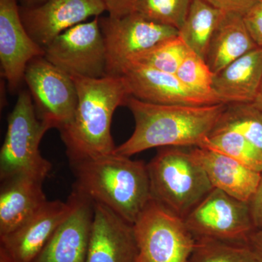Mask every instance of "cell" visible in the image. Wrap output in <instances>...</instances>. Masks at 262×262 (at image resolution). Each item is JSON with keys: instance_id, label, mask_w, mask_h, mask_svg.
<instances>
[{"instance_id": "6da1fadb", "label": "cell", "mask_w": 262, "mask_h": 262, "mask_svg": "<svg viewBox=\"0 0 262 262\" xmlns=\"http://www.w3.org/2000/svg\"><path fill=\"white\" fill-rule=\"evenodd\" d=\"M125 105L134 115L135 129L125 142L117 146L115 153L130 158L151 148L201 147L227 104H156L130 96Z\"/></svg>"}, {"instance_id": "7a4b0ae2", "label": "cell", "mask_w": 262, "mask_h": 262, "mask_svg": "<svg viewBox=\"0 0 262 262\" xmlns=\"http://www.w3.org/2000/svg\"><path fill=\"white\" fill-rule=\"evenodd\" d=\"M78 102L75 115L60 132L70 162L113 154L117 146L111 135L114 113L130 96L122 76L89 78L71 75Z\"/></svg>"}, {"instance_id": "3957f363", "label": "cell", "mask_w": 262, "mask_h": 262, "mask_svg": "<svg viewBox=\"0 0 262 262\" xmlns=\"http://www.w3.org/2000/svg\"><path fill=\"white\" fill-rule=\"evenodd\" d=\"M74 187L134 225L152 199L147 165L116 153L70 162Z\"/></svg>"}, {"instance_id": "277c9868", "label": "cell", "mask_w": 262, "mask_h": 262, "mask_svg": "<svg viewBox=\"0 0 262 262\" xmlns=\"http://www.w3.org/2000/svg\"><path fill=\"white\" fill-rule=\"evenodd\" d=\"M147 168L152 199L183 220L213 189L190 149L164 147Z\"/></svg>"}, {"instance_id": "5b68a950", "label": "cell", "mask_w": 262, "mask_h": 262, "mask_svg": "<svg viewBox=\"0 0 262 262\" xmlns=\"http://www.w3.org/2000/svg\"><path fill=\"white\" fill-rule=\"evenodd\" d=\"M48 130L37 117L31 94L20 93L8 116L6 136L0 151L1 182L20 174L45 180L52 165L43 158L39 147Z\"/></svg>"}, {"instance_id": "8992f818", "label": "cell", "mask_w": 262, "mask_h": 262, "mask_svg": "<svg viewBox=\"0 0 262 262\" xmlns=\"http://www.w3.org/2000/svg\"><path fill=\"white\" fill-rule=\"evenodd\" d=\"M134 262H189L196 238L185 222L151 199L136 221Z\"/></svg>"}, {"instance_id": "52a82bcc", "label": "cell", "mask_w": 262, "mask_h": 262, "mask_svg": "<svg viewBox=\"0 0 262 262\" xmlns=\"http://www.w3.org/2000/svg\"><path fill=\"white\" fill-rule=\"evenodd\" d=\"M104 39L107 75L120 76L122 68L160 42L179 35L178 29L135 13L125 16L99 17Z\"/></svg>"}, {"instance_id": "ba28073f", "label": "cell", "mask_w": 262, "mask_h": 262, "mask_svg": "<svg viewBox=\"0 0 262 262\" xmlns=\"http://www.w3.org/2000/svg\"><path fill=\"white\" fill-rule=\"evenodd\" d=\"M37 117L49 129L61 130L75 115L78 96L71 75L46 57L29 62L24 74Z\"/></svg>"}, {"instance_id": "9c48e42d", "label": "cell", "mask_w": 262, "mask_h": 262, "mask_svg": "<svg viewBox=\"0 0 262 262\" xmlns=\"http://www.w3.org/2000/svg\"><path fill=\"white\" fill-rule=\"evenodd\" d=\"M184 220L196 239L246 245L250 234L256 230L249 203L215 188Z\"/></svg>"}, {"instance_id": "30bf717a", "label": "cell", "mask_w": 262, "mask_h": 262, "mask_svg": "<svg viewBox=\"0 0 262 262\" xmlns=\"http://www.w3.org/2000/svg\"><path fill=\"white\" fill-rule=\"evenodd\" d=\"M45 57L70 75L89 78L108 76L99 17L61 33L45 48Z\"/></svg>"}, {"instance_id": "8fae6325", "label": "cell", "mask_w": 262, "mask_h": 262, "mask_svg": "<svg viewBox=\"0 0 262 262\" xmlns=\"http://www.w3.org/2000/svg\"><path fill=\"white\" fill-rule=\"evenodd\" d=\"M106 10L102 0H48L38 6L19 7L24 27L44 49L67 29Z\"/></svg>"}, {"instance_id": "7c38bea8", "label": "cell", "mask_w": 262, "mask_h": 262, "mask_svg": "<svg viewBox=\"0 0 262 262\" xmlns=\"http://www.w3.org/2000/svg\"><path fill=\"white\" fill-rule=\"evenodd\" d=\"M72 208L42 251L31 262H86L94 202L73 188Z\"/></svg>"}, {"instance_id": "4fadbf2b", "label": "cell", "mask_w": 262, "mask_h": 262, "mask_svg": "<svg viewBox=\"0 0 262 262\" xmlns=\"http://www.w3.org/2000/svg\"><path fill=\"white\" fill-rule=\"evenodd\" d=\"M120 76L126 82L130 96L145 102L190 106L222 103L219 98L192 91L175 74L161 72L140 63H127L122 68Z\"/></svg>"}, {"instance_id": "5bb4252c", "label": "cell", "mask_w": 262, "mask_h": 262, "mask_svg": "<svg viewBox=\"0 0 262 262\" xmlns=\"http://www.w3.org/2000/svg\"><path fill=\"white\" fill-rule=\"evenodd\" d=\"M40 56H45V49L24 27L17 0H0V61L11 91L24 80L29 62Z\"/></svg>"}, {"instance_id": "9a60e30c", "label": "cell", "mask_w": 262, "mask_h": 262, "mask_svg": "<svg viewBox=\"0 0 262 262\" xmlns=\"http://www.w3.org/2000/svg\"><path fill=\"white\" fill-rule=\"evenodd\" d=\"M72 208L66 202L48 201L23 225L0 237V248L13 262H31L42 251Z\"/></svg>"}, {"instance_id": "2e32d148", "label": "cell", "mask_w": 262, "mask_h": 262, "mask_svg": "<svg viewBox=\"0 0 262 262\" xmlns=\"http://www.w3.org/2000/svg\"><path fill=\"white\" fill-rule=\"evenodd\" d=\"M136 253L134 226L108 207L94 203L86 262H134Z\"/></svg>"}, {"instance_id": "e0dca14e", "label": "cell", "mask_w": 262, "mask_h": 262, "mask_svg": "<svg viewBox=\"0 0 262 262\" xmlns=\"http://www.w3.org/2000/svg\"><path fill=\"white\" fill-rule=\"evenodd\" d=\"M190 151L204 168L213 188L249 203L256 192L262 173L213 150L194 146Z\"/></svg>"}, {"instance_id": "ac0fdd59", "label": "cell", "mask_w": 262, "mask_h": 262, "mask_svg": "<svg viewBox=\"0 0 262 262\" xmlns=\"http://www.w3.org/2000/svg\"><path fill=\"white\" fill-rule=\"evenodd\" d=\"M44 180L20 174L2 181L0 190V237L18 228L48 202Z\"/></svg>"}, {"instance_id": "d6986e66", "label": "cell", "mask_w": 262, "mask_h": 262, "mask_svg": "<svg viewBox=\"0 0 262 262\" xmlns=\"http://www.w3.org/2000/svg\"><path fill=\"white\" fill-rule=\"evenodd\" d=\"M262 82V47L248 52L215 74L213 89L221 101L254 102Z\"/></svg>"}, {"instance_id": "ffe728a7", "label": "cell", "mask_w": 262, "mask_h": 262, "mask_svg": "<svg viewBox=\"0 0 262 262\" xmlns=\"http://www.w3.org/2000/svg\"><path fill=\"white\" fill-rule=\"evenodd\" d=\"M256 48L244 15L226 13L212 37L206 61L215 75Z\"/></svg>"}, {"instance_id": "44dd1931", "label": "cell", "mask_w": 262, "mask_h": 262, "mask_svg": "<svg viewBox=\"0 0 262 262\" xmlns=\"http://www.w3.org/2000/svg\"><path fill=\"white\" fill-rule=\"evenodd\" d=\"M225 13L203 0H192L179 36L191 51L206 60L212 37Z\"/></svg>"}, {"instance_id": "7402d4cb", "label": "cell", "mask_w": 262, "mask_h": 262, "mask_svg": "<svg viewBox=\"0 0 262 262\" xmlns=\"http://www.w3.org/2000/svg\"><path fill=\"white\" fill-rule=\"evenodd\" d=\"M201 147L227 155L262 173L261 151L235 131L215 128Z\"/></svg>"}, {"instance_id": "603a6c76", "label": "cell", "mask_w": 262, "mask_h": 262, "mask_svg": "<svg viewBox=\"0 0 262 262\" xmlns=\"http://www.w3.org/2000/svg\"><path fill=\"white\" fill-rule=\"evenodd\" d=\"M215 128L238 133L262 152V110L253 103L227 104Z\"/></svg>"}, {"instance_id": "cb8c5ba5", "label": "cell", "mask_w": 262, "mask_h": 262, "mask_svg": "<svg viewBox=\"0 0 262 262\" xmlns=\"http://www.w3.org/2000/svg\"><path fill=\"white\" fill-rule=\"evenodd\" d=\"M192 0H136L133 13L180 30Z\"/></svg>"}, {"instance_id": "d4e9b609", "label": "cell", "mask_w": 262, "mask_h": 262, "mask_svg": "<svg viewBox=\"0 0 262 262\" xmlns=\"http://www.w3.org/2000/svg\"><path fill=\"white\" fill-rule=\"evenodd\" d=\"M189 50L179 34L139 55L130 63H140L161 72L176 75Z\"/></svg>"}, {"instance_id": "484cf974", "label": "cell", "mask_w": 262, "mask_h": 262, "mask_svg": "<svg viewBox=\"0 0 262 262\" xmlns=\"http://www.w3.org/2000/svg\"><path fill=\"white\" fill-rule=\"evenodd\" d=\"M189 262H258L246 245L196 238Z\"/></svg>"}, {"instance_id": "4316f807", "label": "cell", "mask_w": 262, "mask_h": 262, "mask_svg": "<svg viewBox=\"0 0 262 262\" xmlns=\"http://www.w3.org/2000/svg\"><path fill=\"white\" fill-rule=\"evenodd\" d=\"M176 75L183 83L198 94L220 98L213 89L215 74L206 60L191 50Z\"/></svg>"}, {"instance_id": "83f0119b", "label": "cell", "mask_w": 262, "mask_h": 262, "mask_svg": "<svg viewBox=\"0 0 262 262\" xmlns=\"http://www.w3.org/2000/svg\"><path fill=\"white\" fill-rule=\"evenodd\" d=\"M245 24L258 47H262V0H258L244 15Z\"/></svg>"}, {"instance_id": "f1b7e54d", "label": "cell", "mask_w": 262, "mask_h": 262, "mask_svg": "<svg viewBox=\"0 0 262 262\" xmlns=\"http://www.w3.org/2000/svg\"><path fill=\"white\" fill-rule=\"evenodd\" d=\"M216 9L227 13L244 15L258 0H203Z\"/></svg>"}, {"instance_id": "f546056e", "label": "cell", "mask_w": 262, "mask_h": 262, "mask_svg": "<svg viewBox=\"0 0 262 262\" xmlns=\"http://www.w3.org/2000/svg\"><path fill=\"white\" fill-rule=\"evenodd\" d=\"M106 5L108 15L115 18L125 16L133 13L136 0H102Z\"/></svg>"}, {"instance_id": "4dcf8cb0", "label": "cell", "mask_w": 262, "mask_h": 262, "mask_svg": "<svg viewBox=\"0 0 262 262\" xmlns=\"http://www.w3.org/2000/svg\"><path fill=\"white\" fill-rule=\"evenodd\" d=\"M251 217L255 229L262 230V173L256 192L249 202Z\"/></svg>"}, {"instance_id": "1f68e13d", "label": "cell", "mask_w": 262, "mask_h": 262, "mask_svg": "<svg viewBox=\"0 0 262 262\" xmlns=\"http://www.w3.org/2000/svg\"><path fill=\"white\" fill-rule=\"evenodd\" d=\"M258 262H262V230H254L250 234L246 243Z\"/></svg>"}, {"instance_id": "d6a6232c", "label": "cell", "mask_w": 262, "mask_h": 262, "mask_svg": "<svg viewBox=\"0 0 262 262\" xmlns=\"http://www.w3.org/2000/svg\"><path fill=\"white\" fill-rule=\"evenodd\" d=\"M22 3V6L31 7L38 6V5H42V3H46L48 0H20Z\"/></svg>"}, {"instance_id": "836d02e7", "label": "cell", "mask_w": 262, "mask_h": 262, "mask_svg": "<svg viewBox=\"0 0 262 262\" xmlns=\"http://www.w3.org/2000/svg\"><path fill=\"white\" fill-rule=\"evenodd\" d=\"M253 103L256 106V107L262 110V82L259 91H258V93L257 97H256V100H255L254 102Z\"/></svg>"}, {"instance_id": "e575fe53", "label": "cell", "mask_w": 262, "mask_h": 262, "mask_svg": "<svg viewBox=\"0 0 262 262\" xmlns=\"http://www.w3.org/2000/svg\"><path fill=\"white\" fill-rule=\"evenodd\" d=\"M0 262H13L1 248H0Z\"/></svg>"}]
</instances>
